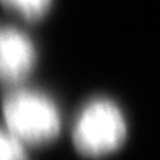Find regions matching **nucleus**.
Instances as JSON below:
<instances>
[{"label":"nucleus","instance_id":"obj_2","mask_svg":"<svg viewBox=\"0 0 160 160\" xmlns=\"http://www.w3.org/2000/svg\"><path fill=\"white\" fill-rule=\"evenodd\" d=\"M128 135L123 113L105 98L91 99L80 108L73 125L76 150L86 157H101L120 148Z\"/></svg>","mask_w":160,"mask_h":160},{"label":"nucleus","instance_id":"obj_1","mask_svg":"<svg viewBox=\"0 0 160 160\" xmlns=\"http://www.w3.org/2000/svg\"><path fill=\"white\" fill-rule=\"evenodd\" d=\"M2 110L8 129L22 142H49L61 131V117L57 104L40 91H9L3 98Z\"/></svg>","mask_w":160,"mask_h":160},{"label":"nucleus","instance_id":"obj_4","mask_svg":"<svg viewBox=\"0 0 160 160\" xmlns=\"http://www.w3.org/2000/svg\"><path fill=\"white\" fill-rule=\"evenodd\" d=\"M0 3L25 19L36 21L49 11L52 0H0Z\"/></svg>","mask_w":160,"mask_h":160},{"label":"nucleus","instance_id":"obj_5","mask_svg":"<svg viewBox=\"0 0 160 160\" xmlns=\"http://www.w3.org/2000/svg\"><path fill=\"white\" fill-rule=\"evenodd\" d=\"M24 144L12 131L0 128V160H28Z\"/></svg>","mask_w":160,"mask_h":160},{"label":"nucleus","instance_id":"obj_3","mask_svg":"<svg viewBox=\"0 0 160 160\" xmlns=\"http://www.w3.org/2000/svg\"><path fill=\"white\" fill-rule=\"evenodd\" d=\"M33 40L19 28L0 24V85H18L36 64Z\"/></svg>","mask_w":160,"mask_h":160}]
</instances>
